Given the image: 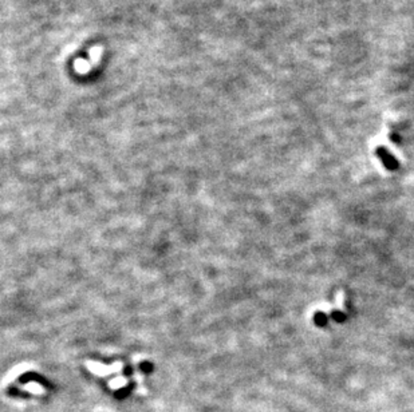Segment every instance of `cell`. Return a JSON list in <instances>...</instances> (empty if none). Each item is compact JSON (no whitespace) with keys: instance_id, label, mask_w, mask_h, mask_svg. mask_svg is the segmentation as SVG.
Instances as JSON below:
<instances>
[{"instance_id":"obj_4","label":"cell","mask_w":414,"mask_h":412,"mask_svg":"<svg viewBox=\"0 0 414 412\" xmlns=\"http://www.w3.org/2000/svg\"><path fill=\"white\" fill-rule=\"evenodd\" d=\"M331 319L335 320L336 323H342V321H344V320L347 319V316H346V313L342 311H332L331 312Z\"/></svg>"},{"instance_id":"obj_1","label":"cell","mask_w":414,"mask_h":412,"mask_svg":"<svg viewBox=\"0 0 414 412\" xmlns=\"http://www.w3.org/2000/svg\"><path fill=\"white\" fill-rule=\"evenodd\" d=\"M377 156H378L379 160L382 161V164L385 165L387 170H397L398 169V161L391 156L387 149L378 148L377 149Z\"/></svg>"},{"instance_id":"obj_3","label":"cell","mask_w":414,"mask_h":412,"mask_svg":"<svg viewBox=\"0 0 414 412\" xmlns=\"http://www.w3.org/2000/svg\"><path fill=\"white\" fill-rule=\"evenodd\" d=\"M24 388L27 389V391H30V392L32 393H36V395H39V393H44V389L42 385L36 384V383H28Z\"/></svg>"},{"instance_id":"obj_5","label":"cell","mask_w":414,"mask_h":412,"mask_svg":"<svg viewBox=\"0 0 414 412\" xmlns=\"http://www.w3.org/2000/svg\"><path fill=\"white\" fill-rule=\"evenodd\" d=\"M125 384H126V380L124 379V377H118V379H114V380L110 381V387L114 389L121 388V387H124Z\"/></svg>"},{"instance_id":"obj_2","label":"cell","mask_w":414,"mask_h":412,"mask_svg":"<svg viewBox=\"0 0 414 412\" xmlns=\"http://www.w3.org/2000/svg\"><path fill=\"white\" fill-rule=\"evenodd\" d=\"M314 321L319 327H326L328 323V316L324 312H317L315 316H314Z\"/></svg>"}]
</instances>
